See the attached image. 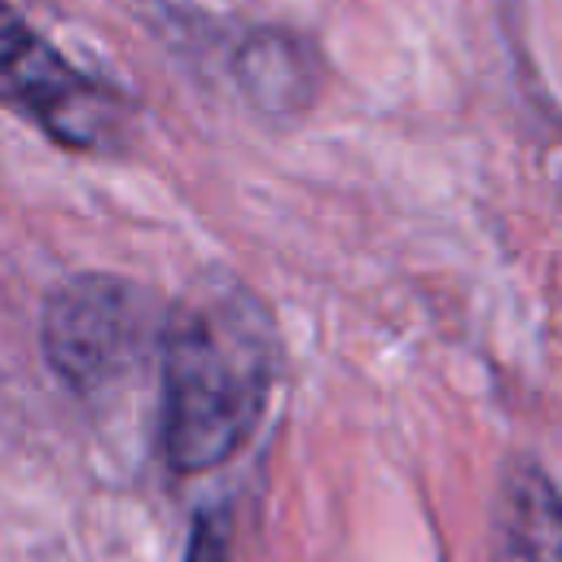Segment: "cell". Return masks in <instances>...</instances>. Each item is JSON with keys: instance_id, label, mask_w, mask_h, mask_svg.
Returning <instances> with one entry per match:
<instances>
[{"instance_id": "cell-1", "label": "cell", "mask_w": 562, "mask_h": 562, "mask_svg": "<svg viewBox=\"0 0 562 562\" xmlns=\"http://www.w3.org/2000/svg\"><path fill=\"white\" fill-rule=\"evenodd\" d=\"M162 452L176 474H202L241 452L277 382V325L263 299L228 277H202L167 316Z\"/></svg>"}, {"instance_id": "cell-2", "label": "cell", "mask_w": 562, "mask_h": 562, "mask_svg": "<svg viewBox=\"0 0 562 562\" xmlns=\"http://www.w3.org/2000/svg\"><path fill=\"white\" fill-rule=\"evenodd\" d=\"M154 329V294L114 272L66 277L40 316V347L57 382L75 395H101L145 356Z\"/></svg>"}, {"instance_id": "cell-3", "label": "cell", "mask_w": 562, "mask_h": 562, "mask_svg": "<svg viewBox=\"0 0 562 562\" xmlns=\"http://www.w3.org/2000/svg\"><path fill=\"white\" fill-rule=\"evenodd\" d=\"M4 101L26 114L44 136L79 154H114L127 140L132 105L88 70L70 66L18 13L4 22Z\"/></svg>"}, {"instance_id": "cell-4", "label": "cell", "mask_w": 562, "mask_h": 562, "mask_svg": "<svg viewBox=\"0 0 562 562\" xmlns=\"http://www.w3.org/2000/svg\"><path fill=\"white\" fill-rule=\"evenodd\" d=\"M492 562H562V496L536 461H509L496 483Z\"/></svg>"}, {"instance_id": "cell-5", "label": "cell", "mask_w": 562, "mask_h": 562, "mask_svg": "<svg viewBox=\"0 0 562 562\" xmlns=\"http://www.w3.org/2000/svg\"><path fill=\"white\" fill-rule=\"evenodd\" d=\"M237 70H241V88H246L255 101L281 105V110L307 101L312 88H316V79H312V53H307L299 40L277 35V31L250 40V44L241 48Z\"/></svg>"}, {"instance_id": "cell-6", "label": "cell", "mask_w": 562, "mask_h": 562, "mask_svg": "<svg viewBox=\"0 0 562 562\" xmlns=\"http://www.w3.org/2000/svg\"><path fill=\"white\" fill-rule=\"evenodd\" d=\"M184 562H233V531H228V518L220 509L198 514V522L189 531Z\"/></svg>"}]
</instances>
